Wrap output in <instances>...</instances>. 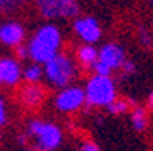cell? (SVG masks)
<instances>
[{"label":"cell","mask_w":153,"mask_h":151,"mask_svg":"<svg viewBox=\"0 0 153 151\" xmlns=\"http://www.w3.org/2000/svg\"><path fill=\"white\" fill-rule=\"evenodd\" d=\"M0 138H2V133H0Z\"/></svg>","instance_id":"484cf974"},{"label":"cell","mask_w":153,"mask_h":151,"mask_svg":"<svg viewBox=\"0 0 153 151\" xmlns=\"http://www.w3.org/2000/svg\"><path fill=\"white\" fill-rule=\"evenodd\" d=\"M80 151H100L98 144H95L93 141H85L83 144H82Z\"/></svg>","instance_id":"44dd1931"},{"label":"cell","mask_w":153,"mask_h":151,"mask_svg":"<svg viewBox=\"0 0 153 151\" xmlns=\"http://www.w3.org/2000/svg\"><path fill=\"white\" fill-rule=\"evenodd\" d=\"M28 0H0V13H10L22 8Z\"/></svg>","instance_id":"2e32d148"},{"label":"cell","mask_w":153,"mask_h":151,"mask_svg":"<svg viewBox=\"0 0 153 151\" xmlns=\"http://www.w3.org/2000/svg\"><path fill=\"white\" fill-rule=\"evenodd\" d=\"M138 40H140V45H143L145 48H152V45H153L152 35L148 33V30H146L145 27L138 28Z\"/></svg>","instance_id":"e0dca14e"},{"label":"cell","mask_w":153,"mask_h":151,"mask_svg":"<svg viewBox=\"0 0 153 151\" xmlns=\"http://www.w3.org/2000/svg\"><path fill=\"white\" fill-rule=\"evenodd\" d=\"M35 42L43 45L45 48L58 53V48L62 47V33L55 25H43L38 28V32L32 37Z\"/></svg>","instance_id":"52a82bcc"},{"label":"cell","mask_w":153,"mask_h":151,"mask_svg":"<svg viewBox=\"0 0 153 151\" xmlns=\"http://www.w3.org/2000/svg\"><path fill=\"white\" fill-rule=\"evenodd\" d=\"M37 10L45 19H72L78 15L76 0H37Z\"/></svg>","instance_id":"277c9868"},{"label":"cell","mask_w":153,"mask_h":151,"mask_svg":"<svg viewBox=\"0 0 153 151\" xmlns=\"http://www.w3.org/2000/svg\"><path fill=\"white\" fill-rule=\"evenodd\" d=\"M148 2H150V4H153V0H148Z\"/></svg>","instance_id":"d4e9b609"},{"label":"cell","mask_w":153,"mask_h":151,"mask_svg":"<svg viewBox=\"0 0 153 151\" xmlns=\"http://www.w3.org/2000/svg\"><path fill=\"white\" fill-rule=\"evenodd\" d=\"M115 98H117V88L110 76L95 75L88 80L85 88V101L90 106H108Z\"/></svg>","instance_id":"7a4b0ae2"},{"label":"cell","mask_w":153,"mask_h":151,"mask_svg":"<svg viewBox=\"0 0 153 151\" xmlns=\"http://www.w3.org/2000/svg\"><path fill=\"white\" fill-rule=\"evenodd\" d=\"M73 30L78 37L87 42V45H92V43L98 42L102 30H100V25L93 17H82V19H76L73 23Z\"/></svg>","instance_id":"8992f818"},{"label":"cell","mask_w":153,"mask_h":151,"mask_svg":"<svg viewBox=\"0 0 153 151\" xmlns=\"http://www.w3.org/2000/svg\"><path fill=\"white\" fill-rule=\"evenodd\" d=\"M27 136L35 141L40 151H55L62 144L63 133L55 123L45 120H32L27 128Z\"/></svg>","instance_id":"6da1fadb"},{"label":"cell","mask_w":153,"mask_h":151,"mask_svg":"<svg viewBox=\"0 0 153 151\" xmlns=\"http://www.w3.org/2000/svg\"><path fill=\"white\" fill-rule=\"evenodd\" d=\"M131 106V101L130 100H125V98H115L110 105L107 106V110L110 111L111 115H122V113H126Z\"/></svg>","instance_id":"9a60e30c"},{"label":"cell","mask_w":153,"mask_h":151,"mask_svg":"<svg viewBox=\"0 0 153 151\" xmlns=\"http://www.w3.org/2000/svg\"><path fill=\"white\" fill-rule=\"evenodd\" d=\"M122 70H123V73L125 75H131V73L135 72V63L133 61H123V65H122Z\"/></svg>","instance_id":"ffe728a7"},{"label":"cell","mask_w":153,"mask_h":151,"mask_svg":"<svg viewBox=\"0 0 153 151\" xmlns=\"http://www.w3.org/2000/svg\"><path fill=\"white\" fill-rule=\"evenodd\" d=\"M76 60L85 70H93V65L98 60V50H95L92 45H82L76 50Z\"/></svg>","instance_id":"7c38bea8"},{"label":"cell","mask_w":153,"mask_h":151,"mask_svg":"<svg viewBox=\"0 0 153 151\" xmlns=\"http://www.w3.org/2000/svg\"><path fill=\"white\" fill-rule=\"evenodd\" d=\"M148 106H150V108L153 110V91H152V93H150V98H148Z\"/></svg>","instance_id":"603a6c76"},{"label":"cell","mask_w":153,"mask_h":151,"mask_svg":"<svg viewBox=\"0 0 153 151\" xmlns=\"http://www.w3.org/2000/svg\"><path fill=\"white\" fill-rule=\"evenodd\" d=\"M45 100V88L38 83H28L20 90V101L28 108H35Z\"/></svg>","instance_id":"8fae6325"},{"label":"cell","mask_w":153,"mask_h":151,"mask_svg":"<svg viewBox=\"0 0 153 151\" xmlns=\"http://www.w3.org/2000/svg\"><path fill=\"white\" fill-rule=\"evenodd\" d=\"M131 125L137 131H143L148 126V115H146L145 108L133 106V110H131Z\"/></svg>","instance_id":"4fadbf2b"},{"label":"cell","mask_w":153,"mask_h":151,"mask_svg":"<svg viewBox=\"0 0 153 151\" xmlns=\"http://www.w3.org/2000/svg\"><path fill=\"white\" fill-rule=\"evenodd\" d=\"M22 76L27 83H38L40 78L43 76V68L37 63H32L22 72Z\"/></svg>","instance_id":"5bb4252c"},{"label":"cell","mask_w":153,"mask_h":151,"mask_svg":"<svg viewBox=\"0 0 153 151\" xmlns=\"http://www.w3.org/2000/svg\"><path fill=\"white\" fill-rule=\"evenodd\" d=\"M85 103V90L80 87H65L55 96V108L62 113H75Z\"/></svg>","instance_id":"5b68a950"},{"label":"cell","mask_w":153,"mask_h":151,"mask_svg":"<svg viewBox=\"0 0 153 151\" xmlns=\"http://www.w3.org/2000/svg\"><path fill=\"white\" fill-rule=\"evenodd\" d=\"M93 70H95L97 75H102V76H110V73H111L110 68L105 67L103 63H100L98 60H97V63H95V65H93Z\"/></svg>","instance_id":"ac0fdd59"},{"label":"cell","mask_w":153,"mask_h":151,"mask_svg":"<svg viewBox=\"0 0 153 151\" xmlns=\"http://www.w3.org/2000/svg\"><path fill=\"white\" fill-rule=\"evenodd\" d=\"M25 37V28L17 22H7L0 25V42L8 47L22 45Z\"/></svg>","instance_id":"9c48e42d"},{"label":"cell","mask_w":153,"mask_h":151,"mask_svg":"<svg viewBox=\"0 0 153 151\" xmlns=\"http://www.w3.org/2000/svg\"><path fill=\"white\" fill-rule=\"evenodd\" d=\"M43 75L53 87L65 88L75 76V63L65 53H57L50 61L45 63Z\"/></svg>","instance_id":"3957f363"},{"label":"cell","mask_w":153,"mask_h":151,"mask_svg":"<svg viewBox=\"0 0 153 151\" xmlns=\"http://www.w3.org/2000/svg\"><path fill=\"white\" fill-rule=\"evenodd\" d=\"M27 151H40V150H37V148H28Z\"/></svg>","instance_id":"cb8c5ba5"},{"label":"cell","mask_w":153,"mask_h":151,"mask_svg":"<svg viewBox=\"0 0 153 151\" xmlns=\"http://www.w3.org/2000/svg\"><path fill=\"white\" fill-rule=\"evenodd\" d=\"M15 48H17V57H19L20 60H23V58H27V57H28L27 47H23V45H19V47H15Z\"/></svg>","instance_id":"7402d4cb"},{"label":"cell","mask_w":153,"mask_h":151,"mask_svg":"<svg viewBox=\"0 0 153 151\" xmlns=\"http://www.w3.org/2000/svg\"><path fill=\"white\" fill-rule=\"evenodd\" d=\"M22 78V70L13 58H0V85H17Z\"/></svg>","instance_id":"30bf717a"},{"label":"cell","mask_w":153,"mask_h":151,"mask_svg":"<svg viewBox=\"0 0 153 151\" xmlns=\"http://www.w3.org/2000/svg\"><path fill=\"white\" fill-rule=\"evenodd\" d=\"M98 61L108 67L110 70H118L125 61V52L117 43H107L98 52Z\"/></svg>","instance_id":"ba28073f"},{"label":"cell","mask_w":153,"mask_h":151,"mask_svg":"<svg viewBox=\"0 0 153 151\" xmlns=\"http://www.w3.org/2000/svg\"><path fill=\"white\" fill-rule=\"evenodd\" d=\"M7 123V110H5V101L0 98V126Z\"/></svg>","instance_id":"d6986e66"}]
</instances>
